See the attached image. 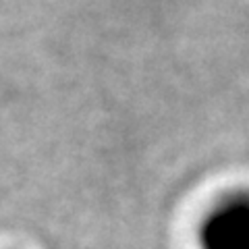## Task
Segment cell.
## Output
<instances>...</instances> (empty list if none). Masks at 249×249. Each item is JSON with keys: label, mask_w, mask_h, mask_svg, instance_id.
I'll list each match as a JSON object with an SVG mask.
<instances>
[{"label": "cell", "mask_w": 249, "mask_h": 249, "mask_svg": "<svg viewBox=\"0 0 249 249\" xmlns=\"http://www.w3.org/2000/svg\"><path fill=\"white\" fill-rule=\"evenodd\" d=\"M197 249H249V189L222 193L197 227Z\"/></svg>", "instance_id": "1"}]
</instances>
